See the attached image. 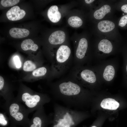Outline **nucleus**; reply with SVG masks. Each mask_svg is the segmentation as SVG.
I'll use <instances>...</instances> for the list:
<instances>
[{
  "instance_id": "nucleus-1",
  "label": "nucleus",
  "mask_w": 127,
  "mask_h": 127,
  "mask_svg": "<svg viewBox=\"0 0 127 127\" xmlns=\"http://www.w3.org/2000/svg\"><path fill=\"white\" fill-rule=\"evenodd\" d=\"M2 107L12 121L18 123L30 124L28 116L31 112L15 98L11 101L5 102Z\"/></svg>"
},
{
  "instance_id": "nucleus-2",
  "label": "nucleus",
  "mask_w": 127,
  "mask_h": 127,
  "mask_svg": "<svg viewBox=\"0 0 127 127\" xmlns=\"http://www.w3.org/2000/svg\"><path fill=\"white\" fill-rule=\"evenodd\" d=\"M15 99L31 113L43 107V105L49 100L48 97L44 95L25 91L20 93Z\"/></svg>"
},
{
  "instance_id": "nucleus-3",
  "label": "nucleus",
  "mask_w": 127,
  "mask_h": 127,
  "mask_svg": "<svg viewBox=\"0 0 127 127\" xmlns=\"http://www.w3.org/2000/svg\"><path fill=\"white\" fill-rule=\"evenodd\" d=\"M117 22L111 19L103 20L97 22V35L109 39L117 38L118 31Z\"/></svg>"
},
{
  "instance_id": "nucleus-4",
  "label": "nucleus",
  "mask_w": 127,
  "mask_h": 127,
  "mask_svg": "<svg viewBox=\"0 0 127 127\" xmlns=\"http://www.w3.org/2000/svg\"><path fill=\"white\" fill-rule=\"evenodd\" d=\"M115 9V4L110 1L100 2L93 12V18L97 22L104 19L112 18Z\"/></svg>"
},
{
  "instance_id": "nucleus-5",
  "label": "nucleus",
  "mask_w": 127,
  "mask_h": 127,
  "mask_svg": "<svg viewBox=\"0 0 127 127\" xmlns=\"http://www.w3.org/2000/svg\"><path fill=\"white\" fill-rule=\"evenodd\" d=\"M59 88L61 93L67 96L77 95L80 91L78 85L70 81L62 83L59 85Z\"/></svg>"
},
{
  "instance_id": "nucleus-6",
  "label": "nucleus",
  "mask_w": 127,
  "mask_h": 127,
  "mask_svg": "<svg viewBox=\"0 0 127 127\" xmlns=\"http://www.w3.org/2000/svg\"><path fill=\"white\" fill-rule=\"evenodd\" d=\"M26 14L25 11L21 9L18 6H13L7 12L6 16L8 19L12 21H16L23 18Z\"/></svg>"
},
{
  "instance_id": "nucleus-7",
  "label": "nucleus",
  "mask_w": 127,
  "mask_h": 127,
  "mask_svg": "<svg viewBox=\"0 0 127 127\" xmlns=\"http://www.w3.org/2000/svg\"><path fill=\"white\" fill-rule=\"evenodd\" d=\"M46 117L43 107L36 110L32 116L30 127H42L43 119Z\"/></svg>"
},
{
  "instance_id": "nucleus-8",
  "label": "nucleus",
  "mask_w": 127,
  "mask_h": 127,
  "mask_svg": "<svg viewBox=\"0 0 127 127\" xmlns=\"http://www.w3.org/2000/svg\"><path fill=\"white\" fill-rule=\"evenodd\" d=\"M71 53L70 49L67 46H60L56 52V58L57 62L60 63L65 62L69 58Z\"/></svg>"
},
{
  "instance_id": "nucleus-9",
  "label": "nucleus",
  "mask_w": 127,
  "mask_h": 127,
  "mask_svg": "<svg viewBox=\"0 0 127 127\" xmlns=\"http://www.w3.org/2000/svg\"><path fill=\"white\" fill-rule=\"evenodd\" d=\"M65 39V35L64 32L60 31H55L52 33L48 38L49 42L51 44L57 45L63 43Z\"/></svg>"
},
{
  "instance_id": "nucleus-10",
  "label": "nucleus",
  "mask_w": 127,
  "mask_h": 127,
  "mask_svg": "<svg viewBox=\"0 0 127 127\" xmlns=\"http://www.w3.org/2000/svg\"><path fill=\"white\" fill-rule=\"evenodd\" d=\"M100 36L102 37V38L101 39L98 44V50L106 54L111 53L113 49V46L112 43L109 40V39Z\"/></svg>"
},
{
  "instance_id": "nucleus-11",
  "label": "nucleus",
  "mask_w": 127,
  "mask_h": 127,
  "mask_svg": "<svg viewBox=\"0 0 127 127\" xmlns=\"http://www.w3.org/2000/svg\"><path fill=\"white\" fill-rule=\"evenodd\" d=\"M88 45V41L86 38H83L80 39L76 52V56L77 58L81 59L84 57Z\"/></svg>"
},
{
  "instance_id": "nucleus-12",
  "label": "nucleus",
  "mask_w": 127,
  "mask_h": 127,
  "mask_svg": "<svg viewBox=\"0 0 127 127\" xmlns=\"http://www.w3.org/2000/svg\"><path fill=\"white\" fill-rule=\"evenodd\" d=\"M47 15L50 20L54 23L58 22L61 17L58 7L56 5L52 6L49 8L48 11Z\"/></svg>"
},
{
  "instance_id": "nucleus-13",
  "label": "nucleus",
  "mask_w": 127,
  "mask_h": 127,
  "mask_svg": "<svg viewBox=\"0 0 127 127\" xmlns=\"http://www.w3.org/2000/svg\"><path fill=\"white\" fill-rule=\"evenodd\" d=\"M10 36L16 38H21L27 36L29 34V31L27 29L13 28L9 31Z\"/></svg>"
},
{
  "instance_id": "nucleus-14",
  "label": "nucleus",
  "mask_w": 127,
  "mask_h": 127,
  "mask_svg": "<svg viewBox=\"0 0 127 127\" xmlns=\"http://www.w3.org/2000/svg\"><path fill=\"white\" fill-rule=\"evenodd\" d=\"M100 106L102 107L105 109L114 110L119 107V104L113 99L107 98L103 100L101 103Z\"/></svg>"
},
{
  "instance_id": "nucleus-15",
  "label": "nucleus",
  "mask_w": 127,
  "mask_h": 127,
  "mask_svg": "<svg viewBox=\"0 0 127 127\" xmlns=\"http://www.w3.org/2000/svg\"><path fill=\"white\" fill-rule=\"evenodd\" d=\"M21 47L23 50H31L36 51L38 49V45L34 43L33 41L30 39H27L23 40L21 44Z\"/></svg>"
},
{
  "instance_id": "nucleus-16",
  "label": "nucleus",
  "mask_w": 127,
  "mask_h": 127,
  "mask_svg": "<svg viewBox=\"0 0 127 127\" xmlns=\"http://www.w3.org/2000/svg\"><path fill=\"white\" fill-rule=\"evenodd\" d=\"M81 76L83 79L89 83H93L96 81L95 74L92 71L89 70L83 71L81 73Z\"/></svg>"
},
{
  "instance_id": "nucleus-17",
  "label": "nucleus",
  "mask_w": 127,
  "mask_h": 127,
  "mask_svg": "<svg viewBox=\"0 0 127 127\" xmlns=\"http://www.w3.org/2000/svg\"><path fill=\"white\" fill-rule=\"evenodd\" d=\"M115 74V70L113 67L111 65H108L106 67L104 70L103 76L105 80L110 81L113 79Z\"/></svg>"
},
{
  "instance_id": "nucleus-18",
  "label": "nucleus",
  "mask_w": 127,
  "mask_h": 127,
  "mask_svg": "<svg viewBox=\"0 0 127 127\" xmlns=\"http://www.w3.org/2000/svg\"><path fill=\"white\" fill-rule=\"evenodd\" d=\"M68 24L71 26L75 28L79 27L82 25V20L77 16H73L69 17L68 20Z\"/></svg>"
},
{
  "instance_id": "nucleus-19",
  "label": "nucleus",
  "mask_w": 127,
  "mask_h": 127,
  "mask_svg": "<svg viewBox=\"0 0 127 127\" xmlns=\"http://www.w3.org/2000/svg\"><path fill=\"white\" fill-rule=\"evenodd\" d=\"M36 67V65L30 60L25 61L23 64V69L25 71H31L34 70Z\"/></svg>"
},
{
  "instance_id": "nucleus-20",
  "label": "nucleus",
  "mask_w": 127,
  "mask_h": 127,
  "mask_svg": "<svg viewBox=\"0 0 127 127\" xmlns=\"http://www.w3.org/2000/svg\"><path fill=\"white\" fill-rule=\"evenodd\" d=\"M47 72L46 68L45 67H42L34 70L32 73V74L34 77L41 76L44 75Z\"/></svg>"
},
{
  "instance_id": "nucleus-21",
  "label": "nucleus",
  "mask_w": 127,
  "mask_h": 127,
  "mask_svg": "<svg viewBox=\"0 0 127 127\" xmlns=\"http://www.w3.org/2000/svg\"><path fill=\"white\" fill-rule=\"evenodd\" d=\"M19 0H1V3L2 6L6 7L14 6L18 4Z\"/></svg>"
},
{
  "instance_id": "nucleus-22",
  "label": "nucleus",
  "mask_w": 127,
  "mask_h": 127,
  "mask_svg": "<svg viewBox=\"0 0 127 127\" xmlns=\"http://www.w3.org/2000/svg\"><path fill=\"white\" fill-rule=\"evenodd\" d=\"M127 24V14L121 17L119 20L118 26L121 27H123Z\"/></svg>"
},
{
  "instance_id": "nucleus-23",
  "label": "nucleus",
  "mask_w": 127,
  "mask_h": 127,
  "mask_svg": "<svg viewBox=\"0 0 127 127\" xmlns=\"http://www.w3.org/2000/svg\"><path fill=\"white\" fill-rule=\"evenodd\" d=\"M14 60L16 67L19 68L21 67V63L19 57L17 56H16L14 57Z\"/></svg>"
},
{
  "instance_id": "nucleus-24",
  "label": "nucleus",
  "mask_w": 127,
  "mask_h": 127,
  "mask_svg": "<svg viewBox=\"0 0 127 127\" xmlns=\"http://www.w3.org/2000/svg\"><path fill=\"white\" fill-rule=\"evenodd\" d=\"M120 9L122 11L127 14V4L122 5Z\"/></svg>"
},
{
  "instance_id": "nucleus-25",
  "label": "nucleus",
  "mask_w": 127,
  "mask_h": 127,
  "mask_svg": "<svg viewBox=\"0 0 127 127\" xmlns=\"http://www.w3.org/2000/svg\"><path fill=\"white\" fill-rule=\"evenodd\" d=\"M4 80L1 76H0V90L1 89L4 85Z\"/></svg>"
},
{
  "instance_id": "nucleus-26",
  "label": "nucleus",
  "mask_w": 127,
  "mask_h": 127,
  "mask_svg": "<svg viewBox=\"0 0 127 127\" xmlns=\"http://www.w3.org/2000/svg\"><path fill=\"white\" fill-rule=\"evenodd\" d=\"M95 0H85V2L87 4H90L94 2Z\"/></svg>"
},
{
  "instance_id": "nucleus-27",
  "label": "nucleus",
  "mask_w": 127,
  "mask_h": 127,
  "mask_svg": "<svg viewBox=\"0 0 127 127\" xmlns=\"http://www.w3.org/2000/svg\"><path fill=\"white\" fill-rule=\"evenodd\" d=\"M126 71L127 73V63L126 66Z\"/></svg>"
},
{
  "instance_id": "nucleus-28",
  "label": "nucleus",
  "mask_w": 127,
  "mask_h": 127,
  "mask_svg": "<svg viewBox=\"0 0 127 127\" xmlns=\"http://www.w3.org/2000/svg\"><path fill=\"white\" fill-rule=\"evenodd\" d=\"M91 127H96L95 126H92Z\"/></svg>"
}]
</instances>
